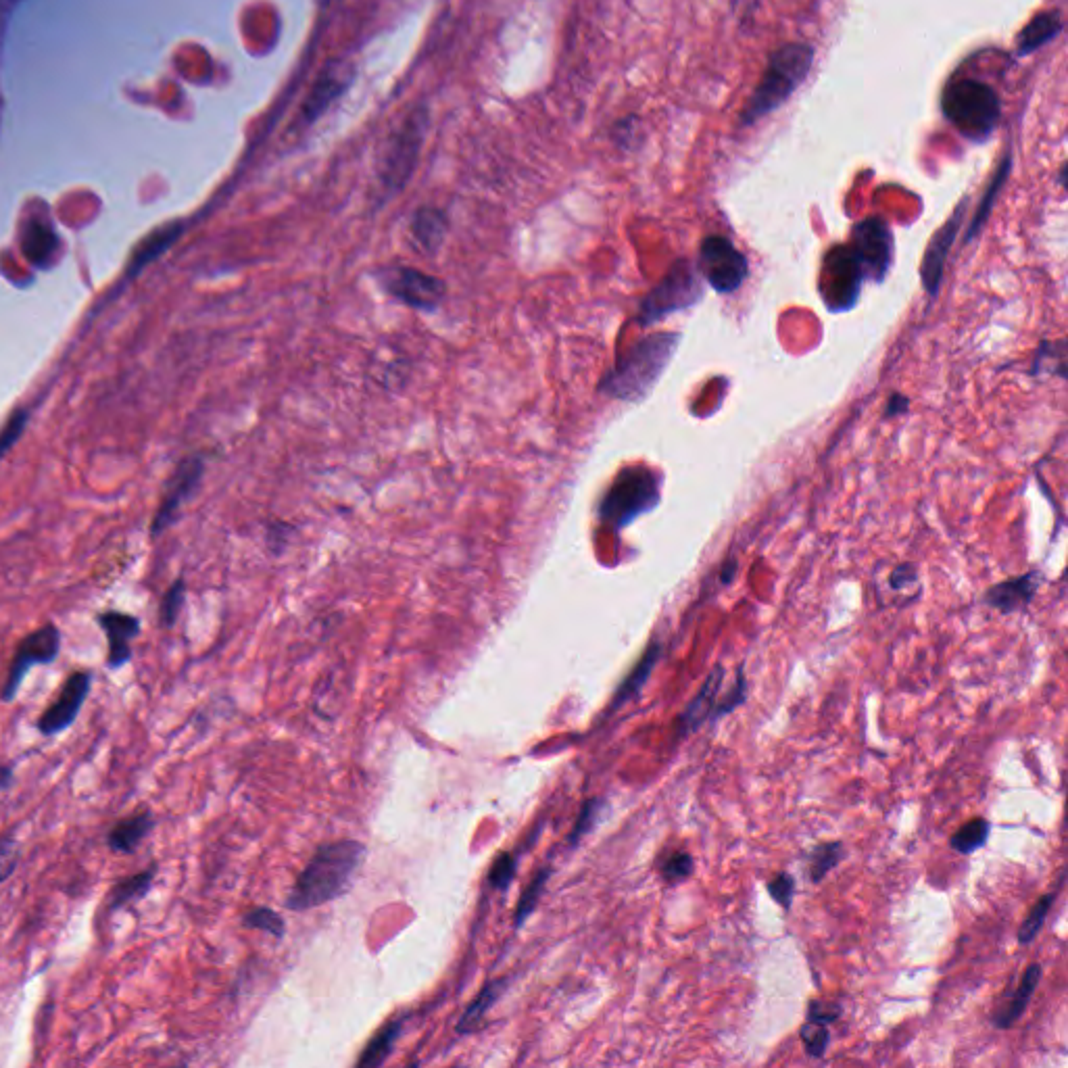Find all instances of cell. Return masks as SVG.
Wrapping results in <instances>:
<instances>
[{"mask_svg": "<svg viewBox=\"0 0 1068 1068\" xmlns=\"http://www.w3.org/2000/svg\"><path fill=\"white\" fill-rule=\"evenodd\" d=\"M90 681H92L90 672H74L67 678L57 701L53 703V706H48L38 720V731L42 735L46 737L59 735L65 731V728H69L76 722L84 701L90 693Z\"/></svg>", "mask_w": 1068, "mask_h": 1068, "instance_id": "7c38bea8", "label": "cell"}, {"mask_svg": "<svg viewBox=\"0 0 1068 1068\" xmlns=\"http://www.w3.org/2000/svg\"><path fill=\"white\" fill-rule=\"evenodd\" d=\"M678 338H681L678 334L662 332L637 343L605 378L601 386L603 391L626 401L647 395L666 370L670 357L678 347Z\"/></svg>", "mask_w": 1068, "mask_h": 1068, "instance_id": "3957f363", "label": "cell"}, {"mask_svg": "<svg viewBox=\"0 0 1068 1068\" xmlns=\"http://www.w3.org/2000/svg\"><path fill=\"white\" fill-rule=\"evenodd\" d=\"M950 124L970 140H985L1000 124L1002 103L991 86L979 80H960L948 86L941 101Z\"/></svg>", "mask_w": 1068, "mask_h": 1068, "instance_id": "277c9868", "label": "cell"}, {"mask_svg": "<svg viewBox=\"0 0 1068 1068\" xmlns=\"http://www.w3.org/2000/svg\"><path fill=\"white\" fill-rule=\"evenodd\" d=\"M660 655H662V645H660V643H651V645L647 647V651L643 653V658L639 660V664L635 666V670L630 672V674L624 678V683L620 685L618 693L614 695L612 708H620V706H624V703H626L628 699H633L635 695H639V691H641L643 685L647 683V678L651 676L655 664H658Z\"/></svg>", "mask_w": 1068, "mask_h": 1068, "instance_id": "d4e9b609", "label": "cell"}, {"mask_svg": "<svg viewBox=\"0 0 1068 1068\" xmlns=\"http://www.w3.org/2000/svg\"><path fill=\"white\" fill-rule=\"evenodd\" d=\"M839 1016H841V1006L833 1004V1002H818V1000H814L808 1006V1021H812V1023L831 1025V1023L837 1021Z\"/></svg>", "mask_w": 1068, "mask_h": 1068, "instance_id": "f6af8a7d", "label": "cell"}, {"mask_svg": "<svg viewBox=\"0 0 1068 1068\" xmlns=\"http://www.w3.org/2000/svg\"><path fill=\"white\" fill-rule=\"evenodd\" d=\"M962 220H964V203L958 205V209L954 211V215L948 220V224H945L931 240V245L925 253V261H922L920 265V276H922V284H925V288L929 290V295L935 297L937 290H939V284H941V278H943V265H945V259H948V253L954 245V238L962 226Z\"/></svg>", "mask_w": 1068, "mask_h": 1068, "instance_id": "9a60e30c", "label": "cell"}, {"mask_svg": "<svg viewBox=\"0 0 1068 1068\" xmlns=\"http://www.w3.org/2000/svg\"><path fill=\"white\" fill-rule=\"evenodd\" d=\"M59 647H61V635L57 626L53 624H46L42 628H38L36 633L28 635L26 639H23L17 647V653H15V660L9 668V676L7 681L3 685V689H0V697H3V701H13V697L17 695L23 678H26V674L30 672V668L34 666H46L55 662L57 653H59Z\"/></svg>", "mask_w": 1068, "mask_h": 1068, "instance_id": "9c48e42d", "label": "cell"}, {"mask_svg": "<svg viewBox=\"0 0 1068 1068\" xmlns=\"http://www.w3.org/2000/svg\"><path fill=\"white\" fill-rule=\"evenodd\" d=\"M151 829H153V816L149 812L134 814L115 824L109 833L107 843L115 854H130L132 849H136L140 841L149 835Z\"/></svg>", "mask_w": 1068, "mask_h": 1068, "instance_id": "7402d4cb", "label": "cell"}, {"mask_svg": "<svg viewBox=\"0 0 1068 1068\" xmlns=\"http://www.w3.org/2000/svg\"><path fill=\"white\" fill-rule=\"evenodd\" d=\"M514 877H516V858L509 854H501L491 866V875H489L491 887L503 891L507 889L509 883L514 881Z\"/></svg>", "mask_w": 1068, "mask_h": 1068, "instance_id": "ab89813d", "label": "cell"}, {"mask_svg": "<svg viewBox=\"0 0 1068 1068\" xmlns=\"http://www.w3.org/2000/svg\"><path fill=\"white\" fill-rule=\"evenodd\" d=\"M180 232H182L180 224H169V226H163V228L155 230L151 236L144 238L140 245L136 247L134 255H132V261H130V267H128L130 276L138 274L144 265H149L163 251H167L169 247H172L176 242V238L180 236Z\"/></svg>", "mask_w": 1068, "mask_h": 1068, "instance_id": "603a6c76", "label": "cell"}, {"mask_svg": "<svg viewBox=\"0 0 1068 1068\" xmlns=\"http://www.w3.org/2000/svg\"><path fill=\"white\" fill-rule=\"evenodd\" d=\"M13 783V770L0 764V789H7Z\"/></svg>", "mask_w": 1068, "mask_h": 1068, "instance_id": "7dc6e473", "label": "cell"}, {"mask_svg": "<svg viewBox=\"0 0 1068 1068\" xmlns=\"http://www.w3.org/2000/svg\"><path fill=\"white\" fill-rule=\"evenodd\" d=\"M989 831H991V824L985 818L970 820L950 839V847L954 849V852L964 854V856L973 854L987 843Z\"/></svg>", "mask_w": 1068, "mask_h": 1068, "instance_id": "f1b7e54d", "label": "cell"}, {"mask_svg": "<svg viewBox=\"0 0 1068 1068\" xmlns=\"http://www.w3.org/2000/svg\"><path fill=\"white\" fill-rule=\"evenodd\" d=\"M693 858L687 854V852H681V854H674L662 868V877L670 883V885H676L681 883L685 879H689L693 875Z\"/></svg>", "mask_w": 1068, "mask_h": 1068, "instance_id": "74e56055", "label": "cell"}, {"mask_svg": "<svg viewBox=\"0 0 1068 1068\" xmlns=\"http://www.w3.org/2000/svg\"><path fill=\"white\" fill-rule=\"evenodd\" d=\"M745 699H747V681H745L743 670H739V674H737V685H735L731 691H728L722 699H718L716 710H714V716H712V722L718 720V718H722V716H726V714L735 712Z\"/></svg>", "mask_w": 1068, "mask_h": 1068, "instance_id": "8d00e7d4", "label": "cell"}, {"mask_svg": "<svg viewBox=\"0 0 1068 1068\" xmlns=\"http://www.w3.org/2000/svg\"><path fill=\"white\" fill-rule=\"evenodd\" d=\"M21 249L26 259L34 265L44 267L51 261L55 249H57V236L55 232L42 222H32L21 238Z\"/></svg>", "mask_w": 1068, "mask_h": 1068, "instance_id": "484cf974", "label": "cell"}, {"mask_svg": "<svg viewBox=\"0 0 1068 1068\" xmlns=\"http://www.w3.org/2000/svg\"><path fill=\"white\" fill-rule=\"evenodd\" d=\"M1008 174H1010V157L1004 159V163L998 169V174H995V178L991 180V184H989V188L985 192V197H983V201H981V205H979V209H977V213L973 217V222H970V228H968V234H966V242L973 240L981 232V228H983V224L987 220V215H989L995 199H998V194H1000Z\"/></svg>", "mask_w": 1068, "mask_h": 1068, "instance_id": "4dcf8cb0", "label": "cell"}, {"mask_svg": "<svg viewBox=\"0 0 1068 1068\" xmlns=\"http://www.w3.org/2000/svg\"><path fill=\"white\" fill-rule=\"evenodd\" d=\"M768 893L772 900L783 906L785 910L791 908V902L795 897V879L789 875V872H781V875H776L768 885H766Z\"/></svg>", "mask_w": 1068, "mask_h": 1068, "instance_id": "f35d334b", "label": "cell"}, {"mask_svg": "<svg viewBox=\"0 0 1068 1068\" xmlns=\"http://www.w3.org/2000/svg\"><path fill=\"white\" fill-rule=\"evenodd\" d=\"M549 875H551V872H549V870L541 872V875H539L537 879H534V881H532V883H530V885L526 887L524 895L520 897V904H518V910H516V927H522V922H524V920H526V918L530 916V912H532L534 908H537V904H539V897H541V893L545 891V885H547V879H549Z\"/></svg>", "mask_w": 1068, "mask_h": 1068, "instance_id": "d590c367", "label": "cell"}, {"mask_svg": "<svg viewBox=\"0 0 1068 1068\" xmlns=\"http://www.w3.org/2000/svg\"><path fill=\"white\" fill-rule=\"evenodd\" d=\"M1035 589H1037L1035 574H1027L1023 578H1014V580L1002 582V585L998 587H993L985 599L989 605H993L995 610L1010 614L1018 608H1023L1025 603H1029Z\"/></svg>", "mask_w": 1068, "mask_h": 1068, "instance_id": "ffe728a7", "label": "cell"}, {"mask_svg": "<svg viewBox=\"0 0 1068 1068\" xmlns=\"http://www.w3.org/2000/svg\"><path fill=\"white\" fill-rule=\"evenodd\" d=\"M1039 979H1041V966L1039 964H1031L1025 975L1021 979V985H1018V989L1014 991L1012 1000L1000 1010L995 1012L993 1016V1025L998 1029H1010L1018 1018H1021L1031 1002V995L1035 993L1037 985H1039Z\"/></svg>", "mask_w": 1068, "mask_h": 1068, "instance_id": "44dd1931", "label": "cell"}, {"mask_svg": "<svg viewBox=\"0 0 1068 1068\" xmlns=\"http://www.w3.org/2000/svg\"><path fill=\"white\" fill-rule=\"evenodd\" d=\"M814 63V48L810 44L791 42L772 53L758 88L741 115L745 126L756 124L758 119L785 105L791 94L804 84Z\"/></svg>", "mask_w": 1068, "mask_h": 1068, "instance_id": "7a4b0ae2", "label": "cell"}, {"mask_svg": "<svg viewBox=\"0 0 1068 1068\" xmlns=\"http://www.w3.org/2000/svg\"><path fill=\"white\" fill-rule=\"evenodd\" d=\"M1054 900H1056V893H1048V895H1043L1041 900L1031 908L1029 916L1023 920L1021 929H1018V933H1016L1018 941H1021L1023 945H1029L1031 941H1035V937L1039 935V931L1043 927V922H1046V918H1048V912L1054 906Z\"/></svg>", "mask_w": 1068, "mask_h": 1068, "instance_id": "d6a6232c", "label": "cell"}, {"mask_svg": "<svg viewBox=\"0 0 1068 1068\" xmlns=\"http://www.w3.org/2000/svg\"><path fill=\"white\" fill-rule=\"evenodd\" d=\"M19 847L13 837L0 839V883H5L17 868Z\"/></svg>", "mask_w": 1068, "mask_h": 1068, "instance_id": "ee69618b", "label": "cell"}, {"mask_svg": "<svg viewBox=\"0 0 1068 1068\" xmlns=\"http://www.w3.org/2000/svg\"><path fill=\"white\" fill-rule=\"evenodd\" d=\"M242 922H245V927L249 929H257V931H265L270 933L274 937H282L286 927H284V920L270 908H255L251 912H247L245 916H242Z\"/></svg>", "mask_w": 1068, "mask_h": 1068, "instance_id": "836d02e7", "label": "cell"}, {"mask_svg": "<svg viewBox=\"0 0 1068 1068\" xmlns=\"http://www.w3.org/2000/svg\"><path fill=\"white\" fill-rule=\"evenodd\" d=\"M660 497V482L649 472L622 474L601 503V516L612 526H624L647 512Z\"/></svg>", "mask_w": 1068, "mask_h": 1068, "instance_id": "8992f818", "label": "cell"}, {"mask_svg": "<svg viewBox=\"0 0 1068 1068\" xmlns=\"http://www.w3.org/2000/svg\"><path fill=\"white\" fill-rule=\"evenodd\" d=\"M1064 28L1062 23V17L1060 13L1052 11V13H1039L1037 17H1033L1027 28L1018 34V42H1016V55L1018 57H1027L1035 51H1039V48L1043 44H1048L1050 40H1054Z\"/></svg>", "mask_w": 1068, "mask_h": 1068, "instance_id": "d6986e66", "label": "cell"}, {"mask_svg": "<svg viewBox=\"0 0 1068 1068\" xmlns=\"http://www.w3.org/2000/svg\"><path fill=\"white\" fill-rule=\"evenodd\" d=\"M424 130L426 111L424 107H418L403 119V124L391 136L378 172L380 188L384 190V194H397L407 186L420 157Z\"/></svg>", "mask_w": 1068, "mask_h": 1068, "instance_id": "5b68a950", "label": "cell"}, {"mask_svg": "<svg viewBox=\"0 0 1068 1068\" xmlns=\"http://www.w3.org/2000/svg\"><path fill=\"white\" fill-rule=\"evenodd\" d=\"M401 1029H403V1023H401V1021H399V1023H391L388 1027H384V1029L370 1041V1046L366 1048V1052H363V1056L359 1058L357 1064L363 1066V1068L382 1064V1062L388 1058V1054L393 1052L395 1043H397V1039H399V1035H401Z\"/></svg>", "mask_w": 1068, "mask_h": 1068, "instance_id": "f546056e", "label": "cell"}, {"mask_svg": "<svg viewBox=\"0 0 1068 1068\" xmlns=\"http://www.w3.org/2000/svg\"><path fill=\"white\" fill-rule=\"evenodd\" d=\"M363 860H366V845L359 841L349 839L322 845L299 875L286 906L301 912L336 900L349 891Z\"/></svg>", "mask_w": 1068, "mask_h": 1068, "instance_id": "6da1fadb", "label": "cell"}, {"mask_svg": "<svg viewBox=\"0 0 1068 1068\" xmlns=\"http://www.w3.org/2000/svg\"><path fill=\"white\" fill-rule=\"evenodd\" d=\"M155 866L138 872V875L126 877L115 883V887L109 893V906L111 908H124L126 904H132L140 897H144L151 889V883L155 879Z\"/></svg>", "mask_w": 1068, "mask_h": 1068, "instance_id": "4316f807", "label": "cell"}, {"mask_svg": "<svg viewBox=\"0 0 1068 1068\" xmlns=\"http://www.w3.org/2000/svg\"><path fill=\"white\" fill-rule=\"evenodd\" d=\"M701 297V282L689 261H678L670 274L655 286L641 305V322L651 324L666 315L695 305Z\"/></svg>", "mask_w": 1068, "mask_h": 1068, "instance_id": "52a82bcc", "label": "cell"}, {"mask_svg": "<svg viewBox=\"0 0 1068 1068\" xmlns=\"http://www.w3.org/2000/svg\"><path fill=\"white\" fill-rule=\"evenodd\" d=\"M906 407H908V401L902 395H893L887 405V416L902 414V411H906Z\"/></svg>", "mask_w": 1068, "mask_h": 1068, "instance_id": "bcb514c9", "label": "cell"}, {"mask_svg": "<svg viewBox=\"0 0 1068 1068\" xmlns=\"http://www.w3.org/2000/svg\"><path fill=\"white\" fill-rule=\"evenodd\" d=\"M601 808H603V804H601L599 799H591V801H587L585 808H582V812H580V816H578V820H576V827H574V831H572V835H570V843H572V845L578 843L582 837H585V835L595 827V822H597V818H599Z\"/></svg>", "mask_w": 1068, "mask_h": 1068, "instance_id": "60d3db41", "label": "cell"}, {"mask_svg": "<svg viewBox=\"0 0 1068 1068\" xmlns=\"http://www.w3.org/2000/svg\"><path fill=\"white\" fill-rule=\"evenodd\" d=\"M99 624L109 639V666L115 670L128 664L132 660L130 641L140 633V622L128 614L107 612L99 616Z\"/></svg>", "mask_w": 1068, "mask_h": 1068, "instance_id": "e0dca14e", "label": "cell"}, {"mask_svg": "<svg viewBox=\"0 0 1068 1068\" xmlns=\"http://www.w3.org/2000/svg\"><path fill=\"white\" fill-rule=\"evenodd\" d=\"M799 1037L801 1041H804L808 1056L812 1058H822L824 1052H827V1048L831 1046V1033L827 1025H820V1023L808 1021V1025L799 1029Z\"/></svg>", "mask_w": 1068, "mask_h": 1068, "instance_id": "e575fe53", "label": "cell"}, {"mask_svg": "<svg viewBox=\"0 0 1068 1068\" xmlns=\"http://www.w3.org/2000/svg\"><path fill=\"white\" fill-rule=\"evenodd\" d=\"M505 983H507V979H499V981H493V983L482 987V991L478 993V998L472 1002V1006L464 1014H461L459 1023H457V1033L466 1035V1033L474 1031L480 1025L484 1014H487V1010L499 1000V995L505 991V987H507Z\"/></svg>", "mask_w": 1068, "mask_h": 1068, "instance_id": "83f0119b", "label": "cell"}, {"mask_svg": "<svg viewBox=\"0 0 1068 1068\" xmlns=\"http://www.w3.org/2000/svg\"><path fill=\"white\" fill-rule=\"evenodd\" d=\"M182 601H184V585L182 582H176V585L167 591L163 603H161V624L163 626H172L180 614V608H182Z\"/></svg>", "mask_w": 1068, "mask_h": 1068, "instance_id": "b9f144b4", "label": "cell"}, {"mask_svg": "<svg viewBox=\"0 0 1068 1068\" xmlns=\"http://www.w3.org/2000/svg\"><path fill=\"white\" fill-rule=\"evenodd\" d=\"M699 270L718 293H733L747 276V259L722 236H708L699 247Z\"/></svg>", "mask_w": 1068, "mask_h": 1068, "instance_id": "ba28073f", "label": "cell"}, {"mask_svg": "<svg viewBox=\"0 0 1068 1068\" xmlns=\"http://www.w3.org/2000/svg\"><path fill=\"white\" fill-rule=\"evenodd\" d=\"M380 280L388 295L414 309H434L445 297V284L416 267H388Z\"/></svg>", "mask_w": 1068, "mask_h": 1068, "instance_id": "30bf717a", "label": "cell"}, {"mask_svg": "<svg viewBox=\"0 0 1068 1068\" xmlns=\"http://www.w3.org/2000/svg\"><path fill=\"white\" fill-rule=\"evenodd\" d=\"M841 858H843V843L841 841L820 843L818 847H814V852L810 854V879H812V883L818 885L839 864Z\"/></svg>", "mask_w": 1068, "mask_h": 1068, "instance_id": "1f68e13d", "label": "cell"}, {"mask_svg": "<svg viewBox=\"0 0 1068 1068\" xmlns=\"http://www.w3.org/2000/svg\"><path fill=\"white\" fill-rule=\"evenodd\" d=\"M447 232V220L443 211L434 207H422L411 222V234L424 251L439 249Z\"/></svg>", "mask_w": 1068, "mask_h": 1068, "instance_id": "cb8c5ba5", "label": "cell"}, {"mask_svg": "<svg viewBox=\"0 0 1068 1068\" xmlns=\"http://www.w3.org/2000/svg\"><path fill=\"white\" fill-rule=\"evenodd\" d=\"M201 474H203V464L199 459H188L180 466V470L176 472L174 480L169 482L165 499H163L159 512H157V518L153 522V532L155 534L159 530H163L169 522H172L174 514L178 512V507L188 499V495L194 491V487H197V482L201 480Z\"/></svg>", "mask_w": 1068, "mask_h": 1068, "instance_id": "2e32d148", "label": "cell"}, {"mask_svg": "<svg viewBox=\"0 0 1068 1068\" xmlns=\"http://www.w3.org/2000/svg\"><path fill=\"white\" fill-rule=\"evenodd\" d=\"M827 265L833 267V272L827 276L831 284L827 286V293H824V297L827 299L835 297L829 303V307L833 311H839L856 301V295L860 293V284L866 278V274L862 270L858 257L854 255L852 247L835 249Z\"/></svg>", "mask_w": 1068, "mask_h": 1068, "instance_id": "5bb4252c", "label": "cell"}, {"mask_svg": "<svg viewBox=\"0 0 1068 1068\" xmlns=\"http://www.w3.org/2000/svg\"><path fill=\"white\" fill-rule=\"evenodd\" d=\"M722 681H724V668L716 666L712 674L706 678V683L701 685L699 693L689 701V706L681 714V735H691L701 724L712 720Z\"/></svg>", "mask_w": 1068, "mask_h": 1068, "instance_id": "ac0fdd59", "label": "cell"}, {"mask_svg": "<svg viewBox=\"0 0 1068 1068\" xmlns=\"http://www.w3.org/2000/svg\"><path fill=\"white\" fill-rule=\"evenodd\" d=\"M353 76H355V71L351 65L330 63L322 71L320 78L315 80L311 92L307 94V99L299 113L301 124L311 126L313 121H318L322 113L347 90V86L353 82Z\"/></svg>", "mask_w": 1068, "mask_h": 1068, "instance_id": "4fadbf2b", "label": "cell"}, {"mask_svg": "<svg viewBox=\"0 0 1068 1068\" xmlns=\"http://www.w3.org/2000/svg\"><path fill=\"white\" fill-rule=\"evenodd\" d=\"M28 414L26 411H15L13 418L7 422V426L0 430V457H3L21 436L23 428H26Z\"/></svg>", "mask_w": 1068, "mask_h": 1068, "instance_id": "7bdbcfd3", "label": "cell"}, {"mask_svg": "<svg viewBox=\"0 0 1068 1068\" xmlns=\"http://www.w3.org/2000/svg\"><path fill=\"white\" fill-rule=\"evenodd\" d=\"M852 238L854 242L849 247L858 257L864 274L881 280L893 257V236L889 226L879 217H868L854 228Z\"/></svg>", "mask_w": 1068, "mask_h": 1068, "instance_id": "8fae6325", "label": "cell"}]
</instances>
